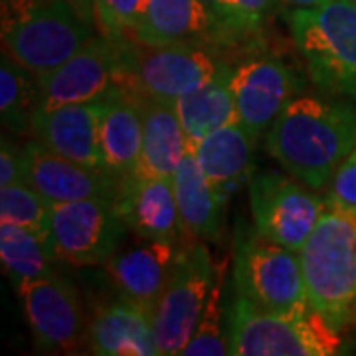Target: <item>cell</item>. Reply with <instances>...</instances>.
I'll use <instances>...</instances> for the list:
<instances>
[{
    "label": "cell",
    "mask_w": 356,
    "mask_h": 356,
    "mask_svg": "<svg viewBox=\"0 0 356 356\" xmlns=\"http://www.w3.org/2000/svg\"><path fill=\"white\" fill-rule=\"evenodd\" d=\"M51 202L28 182L0 186V224L34 229L50 238Z\"/></svg>",
    "instance_id": "cell-27"
},
{
    "label": "cell",
    "mask_w": 356,
    "mask_h": 356,
    "mask_svg": "<svg viewBox=\"0 0 356 356\" xmlns=\"http://www.w3.org/2000/svg\"><path fill=\"white\" fill-rule=\"evenodd\" d=\"M248 182L255 228L293 252H301L317 226L325 198L271 168L254 170Z\"/></svg>",
    "instance_id": "cell-10"
},
{
    "label": "cell",
    "mask_w": 356,
    "mask_h": 356,
    "mask_svg": "<svg viewBox=\"0 0 356 356\" xmlns=\"http://www.w3.org/2000/svg\"><path fill=\"white\" fill-rule=\"evenodd\" d=\"M22 178L51 204L97 196L115 198L121 184V177L109 168L60 156L36 139L22 147Z\"/></svg>",
    "instance_id": "cell-14"
},
{
    "label": "cell",
    "mask_w": 356,
    "mask_h": 356,
    "mask_svg": "<svg viewBox=\"0 0 356 356\" xmlns=\"http://www.w3.org/2000/svg\"><path fill=\"white\" fill-rule=\"evenodd\" d=\"M74 6L77 8V13L81 14V16H86L88 20L93 18V2L95 0H70Z\"/></svg>",
    "instance_id": "cell-36"
},
{
    "label": "cell",
    "mask_w": 356,
    "mask_h": 356,
    "mask_svg": "<svg viewBox=\"0 0 356 356\" xmlns=\"http://www.w3.org/2000/svg\"><path fill=\"white\" fill-rule=\"evenodd\" d=\"M93 36L91 22L70 0H34L2 14V54L36 77L65 64Z\"/></svg>",
    "instance_id": "cell-6"
},
{
    "label": "cell",
    "mask_w": 356,
    "mask_h": 356,
    "mask_svg": "<svg viewBox=\"0 0 356 356\" xmlns=\"http://www.w3.org/2000/svg\"><path fill=\"white\" fill-rule=\"evenodd\" d=\"M131 40L145 46L216 48L212 20L200 0H147Z\"/></svg>",
    "instance_id": "cell-19"
},
{
    "label": "cell",
    "mask_w": 356,
    "mask_h": 356,
    "mask_svg": "<svg viewBox=\"0 0 356 356\" xmlns=\"http://www.w3.org/2000/svg\"><path fill=\"white\" fill-rule=\"evenodd\" d=\"M301 266L311 307L339 332L356 327V208L325 196Z\"/></svg>",
    "instance_id": "cell-2"
},
{
    "label": "cell",
    "mask_w": 356,
    "mask_h": 356,
    "mask_svg": "<svg viewBox=\"0 0 356 356\" xmlns=\"http://www.w3.org/2000/svg\"><path fill=\"white\" fill-rule=\"evenodd\" d=\"M224 269L226 261L216 264L200 240L178 245L165 291L151 317L161 355H180L188 344Z\"/></svg>",
    "instance_id": "cell-8"
},
{
    "label": "cell",
    "mask_w": 356,
    "mask_h": 356,
    "mask_svg": "<svg viewBox=\"0 0 356 356\" xmlns=\"http://www.w3.org/2000/svg\"><path fill=\"white\" fill-rule=\"evenodd\" d=\"M248 38L259 36L280 0H229Z\"/></svg>",
    "instance_id": "cell-31"
},
{
    "label": "cell",
    "mask_w": 356,
    "mask_h": 356,
    "mask_svg": "<svg viewBox=\"0 0 356 356\" xmlns=\"http://www.w3.org/2000/svg\"><path fill=\"white\" fill-rule=\"evenodd\" d=\"M234 293L280 315L315 311L307 295L301 252H293L242 220L234 234Z\"/></svg>",
    "instance_id": "cell-3"
},
{
    "label": "cell",
    "mask_w": 356,
    "mask_h": 356,
    "mask_svg": "<svg viewBox=\"0 0 356 356\" xmlns=\"http://www.w3.org/2000/svg\"><path fill=\"white\" fill-rule=\"evenodd\" d=\"M229 88L240 123L261 139L301 88V81L280 58L254 56L232 67Z\"/></svg>",
    "instance_id": "cell-13"
},
{
    "label": "cell",
    "mask_w": 356,
    "mask_h": 356,
    "mask_svg": "<svg viewBox=\"0 0 356 356\" xmlns=\"http://www.w3.org/2000/svg\"><path fill=\"white\" fill-rule=\"evenodd\" d=\"M200 2L212 20V32L218 50L245 44L250 40L245 36L240 18L229 0H200Z\"/></svg>",
    "instance_id": "cell-30"
},
{
    "label": "cell",
    "mask_w": 356,
    "mask_h": 356,
    "mask_svg": "<svg viewBox=\"0 0 356 356\" xmlns=\"http://www.w3.org/2000/svg\"><path fill=\"white\" fill-rule=\"evenodd\" d=\"M228 353L234 356H331L343 337L317 311L280 315L234 293L228 307Z\"/></svg>",
    "instance_id": "cell-4"
},
{
    "label": "cell",
    "mask_w": 356,
    "mask_h": 356,
    "mask_svg": "<svg viewBox=\"0 0 356 356\" xmlns=\"http://www.w3.org/2000/svg\"><path fill=\"white\" fill-rule=\"evenodd\" d=\"M119 70V40L93 36L65 64L46 76L38 77L36 111H50L62 105L102 99L115 88Z\"/></svg>",
    "instance_id": "cell-12"
},
{
    "label": "cell",
    "mask_w": 356,
    "mask_h": 356,
    "mask_svg": "<svg viewBox=\"0 0 356 356\" xmlns=\"http://www.w3.org/2000/svg\"><path fill=\"white\" fill-rule=\"evenodd\" d=\"M121 70L119 88L147 99L177 102L178 97L204 88L229 65L210 46H145L119 40Z\"/></svg>",
    "instance_id": "cell-7"
},
{
    "label": "cell",
    "mask_w": 356,
    "mask_h": 356,
    "mask_svg": "<svg viewBox=\"0 0 356 356\" xmlns=\"http://www.w3.org/2000/svg\"><path fill=\"white\" fill-rule=\"evenodd\" d=\"M34 0H2V14L16 13V10H22L28 4H32Z\"/></svg>",
    "instance_id": "cell-34"
},
{
    "label": "cell",
    "mask_w": 356,
    "mask_h": 356,
    "mask_svg": "<svg viewBox=\"0 0 356 356\" xmlns=\"http://www.w3.org/2000/svg\"><path fill=\"white\" fill-rule=\"evenodd\" d=\"M22 149L2 135L0 145V186L22 182Z\"/></svg>",
    "instance_id": "cell-33"
},
{
    "label": "cell",
    "mask_w": 356,
    "mask_h": 356,
    "mask_svg": "<svg viewBox=\"0 0 356 356\" xmlns=\"http://www.w3.org/2000/svg\"><path fill=\"white\" fill-rule=\"evenodd\" d=\"M115 204L129 229L139 238L186 242L172 178L123 177Z\"/></svg>",
    "instance_id": "cell-17"
},
{
    "label": "cell",
    "mask_w": 356,
    "mask_h": 356,
    "mask_svg": "<svg viewBox=\"0 0 356 356\" xmlns=\"http://www.w3.org/2000/svg\"><path fill=\"white\" fill-rule=\"evenodd\" d=\"M0 259L4 273L18 289L28 281L54 275L58 257L48 236L14 224H0Z\"/></svg>",
    "instance_id": "cell-25"
},
{
    "label": "cell",
    "mask_w": 356,
    "mask_h": 356,
    "mask_svg": "<svg viewBox=\"0 0 356 356\" xmlns=\"http://www.w3.org/2000/svg\"><path fill=\"white\" fill-rule=\"evenodd\" d=\"M88 346L99 356H159L151 315L117 299L97 307L88 323Z\"/></svg>",
    "instance_id": "cell-18"
},
{
    "label": "cell",
    "mask_w": 356,
    "mask_h": 356,
    "mask_svg": "<svg viewBox=\"0 0 356 356\" xmlns=\"http://www.w3.org/2000/svg\"><path fill=\"white\" fill-rule=\"evenodd\" d=\"M147 0H95L93 20L109 40H131Z\"/></svg>",
    "instance_id": "cell-29"
},
{
    "label": "cell",
    "mask_w": 356,
    "mask_h": 356,
    "mask_svg": "<svg viewBox=\"0 0 356 356\" xmlns=\"http://www.w3.org/2000/svg\"><path fill=\"white\" fill-rule=\"evenodd\" d=\"M99 145L105 168L117 177L133 175L143 145V97L115 86L105 95L99 125Z\"/></svg>",
    "instance_id": "cell-22"
},
{
    "label": "cell",
    "mask_w": 356,
    "mask_h": 356,
    "mask_svg": "<svg viewBox=\"0 0 356 356\" xmlns=\"http://www.w3.org/2000/svg\"><path fill=\"white\" fill-rule=\"evenodd\" d=\"M38 107V77L2 54L0 62V119L14 135H32V117Z\"/></svg>",
    "instance_id": "cell-26"
},
{
    "label": "cell",
    "mask_w": 356,
    "mask_h": 356,
    "mask_svg": "<svg viewBox=\"0 0 356 356\" xmlns=\"http://www.w3.org/2000/svg\"><path fill=\"white\" fill-rule=\"evenodd\" d=\"M350 2H353V4H355V6H356V0H350Z\"/></svg>",
    "instance_id": "cell-37"
},
{
    "label": "cell",
    "mask_w": 356,
    "mask_h": 356,
    "mask_svg": "<svg viewBox=\"0 0 356 356\" xmlns=\"http://www.w3.org/2000/svg\"><path fill=\"white\" fill-rule=\"evenodd\" d=\"M281 4L291 6V8H313V6H321L329 0H280Z\"/></svg>",
    "instance_id": "cell-35"
},
{
    "label": "cell",
    "mask_w": 356,
    "mask_h": 356,
    "mask_svg": "<svg viewBox=\"0 0 356 356\" xmlns=\"http://www.w3.org/2000/svg\"><path fill=\"white\" fill-rule=\"evenodd\" d=\"M172 184L184 238L200 242L220 240L224 200L206 180L192 149L186 151L177 166Z\"/></svg>",
    "instance_id": "cell-23"
},
{
    "label": "cell",
    "mask_w": 356,
    "mask_h": 356,
    "mask_svg": "<svg viewBox=\"0 0 356 356\" xmlns=\"http://www.w3.org/2000/svg\"><path fill=\"white\" fill-rule=\"evenodd\" d=\"M20 293L26 321L42 353L72 355L88 344V323L74 283L62 273L28 281Z\"/></svg>",
    "instance_id": "cell-11"
},
{
    "label": "cell",
    "mask_w": 356,
    "mask_h": 356,
    "mask_svg": "<svg viewBox=\"0 0 356 356\" xmlns=\"http://www.w3.org/2000/svg\"><path fill=\"white\" fill-rule=\"evenodd\" d=\"M329 196L348 208H356V147L334 172Z\"/></svg>",
    "instance_id": "cell-32"
},
{
    "label": "cell",
    "mask_w": 356,
    "mask_h": 356,
    "mask_svg": "<svg viewBox=\"0 0 356 356\" xmlns=\"http://www.w3.org/2000/svg\"><path fill=\"white\" fill-rule=\"evenodd\" d=\"M191 147L175 102L143 97V145L135 178H172Z\"/></svg>",
    "instance_id": "cell-21"
},
{
    "label": "cell",
    "mask_w": 356,
    "mask_h": 356,
    "mask_svg": "<svg viewBox=\"0 0 356 356\" xmlns=\"http://www.w3.org/2000/svg\"><path fill=\"white\" fill-rule=\"evenodd\" d=\"M127 229L115 198L97 196L51 204V248L67 266H103L119 250Z\"/></svg>",
    "instance_id": "cell-9"
},
{
    "label": "cell",
    "mask_w": 356,
    "mask_h": 356,
    "mask_svg": "<svg viewBox=\"0 0 356 356\" xmlns=\"http://www.w3.org/2000/svg\"><path fill=\"white\" fill-rule=\"evenodd\" d=\"M127 250H117L105 264V275L121 299L145 309L151 317L175 264L180 243L168 240H147ZM153 321V318H151Z\"/></svg>",
    "instance_id": "cell-15"
},
{
    "label": "cell",
    "mask_w": 356,
    "mask_h": 356,
    "mask_svg": "<svg viewBox=\"0 0 356 356\" xmlns=\"http://www.w3.org/2000/svg\"><path fill=\"white\" fill-rule=\"evenodd\" d=\"M356 147V109L350 103L299 95L266 133V151L313 191L331 184Z\"/></svg>",
    "instance_id": "cell-1"
},
{
    "label": "cell",
    "mask_w": 356,
    "mask_h": 356,
    "mask_svg": "<svg viewBox=\"0 0 356 356\" xmlns=\"http://www.w3.org/2000/svg\"><path fill=\"white\" fill-rule=\"evenodd\" d=\"M257 137L243 127L240 121L206 135L192 151L202 168L206 180L220 194V198L228 200L229 188H238L242 182L250 180L254 172V151Z\"/></svg>",
    "instance_id": "cell-20"
},
{
    "label": "cell",
    "mask_w": 356,
    "mask_h": 356,
    "mask_svg": "<svg viewBox=\"0 0 356 356\" xmlns=\"http://www.w3.org/2000/svg\"><path fill=\"white\" fill-rule=\"evenodd\" d=\"M222 289H224V271L220 273L210 299L206 303L202 318L192 334L188 344L182 348V356H224L228 353V332H224V309H222Z\"/></svg>",
    "instance_id": "cell-28"
},
{
    "label": "cell",
    "mask_w": 356,
    "mask_h": 356,
    "mask_svg": "<svg viewBox=\"0 0 356 356\" xmlns=\"http://www.w3.org/2000/svg\"><path fill=\"white\" fill-rule=\"evenodd\" d=\"M105 97L62 105L32 117V137L60 156L91 166H105L99 145V125Z\"/></svg>",
    "instance_id": "cell-16"
},
{
    "label": "cell",
    "mask_w": 356,
    "mask_h": 356,
    "mask_svg": "<svg viewBox=\"0 0 356 356\" xmlns=\"http://www.w3.org/2000/svg\"><path fill=\"white\" fill-rule=\"evenodd\" d=\"M289 26L311 81L323 93L356 99V6L329 0L313 8H293Z\"/></svg>",
    "instance_id": "cell-5"
},
{
    "label": "cell",
    "mask_w": 356,
    "mask_h": 356,
    "mask_svg": "<svg viewBox=\"0 0 356 356\" xmlns=\"http://www.w3.org/2000/svg\"><path fill=\"white\" fill-rule=\"evenodd\" d=\"M229 76L232 65H226L210 83L175 102L180 125L184 129L191 149H194L212 131L240 121L236 99L229 88Z\"/></svg>",
    "instance_id": "cell-24"
}]
</instances>
